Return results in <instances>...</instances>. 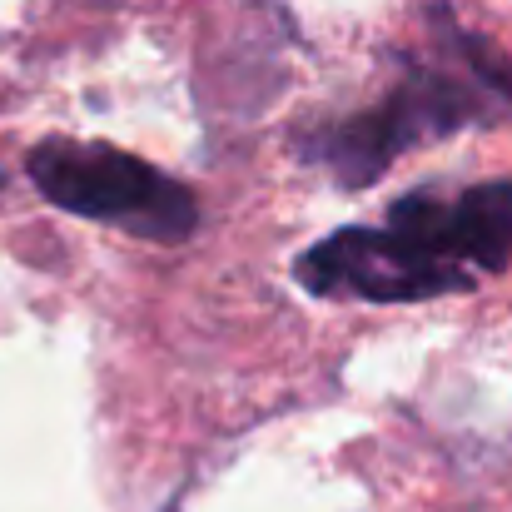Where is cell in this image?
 <instances>
[{"label":"cell","mask_w":512,"mask_h":512,"mask_svg":"<svg viewBox=\"0 0 512 512\" xmlns=\"http://www.w3.org/2000/svg\"><path fill=\"white\" fill-rule=\"evenodd\" d=\"M512 269V179L408 189L383 224H343L294 259V279L334 304H428Z\"/></svg>","instance_id":"6da1fadb"},{"label":"cell","mask_w":512,"mask_h":512,"mask_svg":"<svg viewBox=\"0 0 512 512\" xmlns=\"http://www.w3.org/2000/svg\"><path fill=\"white\" fill-rule=\"evenodd\" d=\"M423 25L428 40L398 60L388 95L294 140L299 160L329 170L339 189H368L408 150L512 115V70L493 40L458 25L448 5H428Z\"/></svg>","instance_id":"7a4b0ae2"},{"label":"cell","mask_w":512,"mask_h":512,"mask_svg":"<svg viewBox=\"0 0 512 512\" xmlns=\"http://www.w3.org/2000/svg\"><path fill=\"white\" fill-rule=\"evenodd\" d=\"M25 179L45 204L145 244H189L199 234V194L170 170L105 140L50 135L30 145Z\"/></svg>","instance_id":"3957f363"},{"label":"cell","mask_w":512,"mask_h":512,"mask_svg":"<svg viewBox=\"0 0 512 512\" xmlns=\"http://www.w3.org/2000/svg\"><path fill=\"white\" fill-rule=\"evenodd\" d=\"M0 189H5V174H0Z\"/></svg>","instance_id":"277c9868"}]
</instances>
